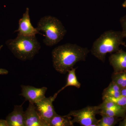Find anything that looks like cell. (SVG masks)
<instances>
[{
	"mask_svg": "<svg viewBox=\"0 0 126 126\" xmlns=\"http://www.w3.org/2000/svg\"><path fill=\"white\" fill-rule=\"evenodd\" d=\"M37 29L44 32L43 42L49 47L57 44L63 38L67 30L58 18L51 16H46L41 18L37 24Z\"/></svg>",
	"mask_w": 126,
	"mask_h": 126,
	"instance_id": "obj_4",
	"label": "cell"
},
{
	"mask_svg": "<svg viewBox=\"0 0 126 126\" xmlns=\"http://www.w3.org/2000/svg\"><path fill=\"white\" fill-rule=\"evenodd\" d=\"M37 28H34L31 22L29 15V9L27 8L23 14V16L19 21V27L15 32H18V34L23 36H35L37 34H40Z\"/></svg>",
	"mask_w": 126,
	"mask_h": 126,
	"instance_id": "obj_8",
	"label": "cell"
},
{
	"mask_svg": "<svg viewBox=\"0 0 126 126\" xmlns=\"http://www.w3.org/2000/svg\"><path fill=\"white\" fill-rule=\"evenodd\" d=\"M73 124L71 117L60 116L56 113L50 120L49 126H73Z\"/></svg>",
	"mask_w": 126,
	"mask_h": 126,
	"instance_id": "obj_12",
	"label": "cell"
},
{
	"mask_svg": "<svg viewBox=\"0 0 126 126\" xmlns=\"http://www.w3.org/2000/svg\"><path fill=\"white\" fill-rule=\"evenodd\" d=\"M103 113L111 117L123 118L126 115V108L121 110H110L103 109L100 110V113Z\"/></svg>",
	"mask_w": 126,
	"mask_h": 126,
	"instance_id": "obj_17",
	"label": "cell"
},
{
	"mask_svg": "<svg viewBox=\"0 0 126 126\" xmlns=\"http://www.w3.org/2000/svg\"><path fill=\"white\" fill-rule=\"evenodd\" d=\"M102 116L101 119H99L97 123L98 126H115L120 120V118L111 117L103 113H100Z\"/></svg>",
	"mask_w": 126,
	"mask_h": 126,
	"instance_id": "obj_16",
	"label": "cell"
},
{
	"mask_svg": "<svg viewBox=\"0 0 126 126\" xmlns=\"http://www.w3.org/2000/svg\"><path fill=\"white\" fill-rule=\"evenodd\" d=\"M25 126H48L41 117L34 104L29 102L24 112Z\"/></svg>",
	"mask_w": 126,
	"mask_h": 126,
	"instance_id": "obj_9",
	"label": "cell"
},
{
	"mask_svg": "<svg viewBox=\"0 0 126 126\" xmlns=\"http://www.w3.org/2000/svg\"><path fill=\"white\" fill-rule=\"evenodd\" d=\"M121 95L126 97V87L123 88L121 89Z\"/></svg>",
	"mask_w": 126,
	"mask_h": 126,
	"instance_id": "obj_23",
	"label": "cell"
},
{
	"mask_svg": "<svg viewBox=\"0 0 126 126\" xmlns=\"http://www.w3.org/2000/svg\"><path fill=\"white\" fill-rule=\"evenodd\" d=\"M122 6L123 7H124V8L126 7V0H125V1L122 4Z\"/></svg>",
	"mask_w": 126,
	"mask_h": 126,
	"instance_id": "obj_24",
	"label": "cell"
},
{
	"mask_svg": "<svg viewBox=\"0 0 126 126\" xmlns=\"http://www.w3.org/2000/svg\"><path fill=\"white\" fill-rule=\"evenodd\" d=\"M9 73V71L4 69L0 68V75H7Z\"/></svg>",
	"mask_w": 126,
	"mask_h": 126,
	"instance_id": "obj_22",
	"label": "cell"
},
{
	"mask_svg": "<svg viewBox=\"0 0 126 126\" xmlns=\"http://www.w3.org/2000/svg\"><path fill=\"white\" fill-rule=\"evenodd\" d=\"M121 88L113 82L110 83L108 87L103 90L102 98L107 97H117L121 95Z\"/></svg>",
	"mask_w": 126,
	"mask_h": 126,
	"instance_id": "obj_14",
	"label": "cell"
},
{
	"mask_svg": "<svg viewBox=\"0 0 126 126\" xmlns=\"http://www.w3.org/2000/svg\"><path fill=\"white\" fill-rule=\"evenodd\" d=\"M89 52L88 48L76 44L59 46L52 52L53 66L57 72L65 74L78 62L85 61Z\"/></svg>",
	"mask_w": 126,
	"mask_h": 126,
	"instance_id": "obj_1",
	"label": "cell"
},
{
	"mask_svg": "<svg viewBox=\"0 0 126 126\" xmlns=\"http://www.w3.org/2000/svg\"><path fill=\"white\" fill-rule=\"evenodd\" d=\"M110 65L112 67L114 72L126 70V52L120 49L111 54L109 58Z\"/></svg>",
	"mask_w": 126,
	"mask_h": 126,
	"instance_id": "obj_10",
	"label": "cell"
},
{
	"mask_svg": "<svg viewBox=\"0 0 126 126\" xmlns=\"http://www.w3.org/2000/svg\"><path fill=\"white\" fill-rule=\"evenodd\" d=\"M24 112L23 104L15 105L13 111L6 118L8 126H25Z\"/></svg>",
	"mask_w": 126,
	"mask_h": 126,
	"instance_id": "obj_11",
	"label": "cell"
},
{
	"mask_svg": "<svg viewBox=\"0 0 126 126\" xmlns=\"http://www.w3.org/2000/svg\"><path fill=\"white\" fill-rule=\"evenodd\" d=\"M99 113L98 106H88L80 110L71 111L67 115L74 117L72 120L73 123H76L82 126H98L99 120L96 116Z\"/></svg>",
	"mask_w": 126,
	"mask_h": 126,
	"instance_id": "obj_5",
	"label": "cell"
},
{
	"mask_svg": "<svg viewBox=\"0 0 126 126\" xmlns=\"http://www.w3.org/2000/svg\"><path fill=\"white\" fill-rule=\"evenodd\" d=\"M122 31L108 30L105 31L93 44L91 49L92 54L104 63L108 53H113L120 49L119 46L126 47Z\"/></svg>",
	"mask_w": 126,
	"mask_h": 126,
	"instance_id": "obj_2",
	"label": "cell"
},
{
	"mask_svg": "<svg viewBox=\"0 0 126 126\" xmlns=\"http://www.w3.org/2000/svg\"><path fill=\"white\" fill-rule=\"evenodd\" d=\"M3 45H1L0 46V50L1 49V48H2V47H3Z\"/></svg>",
	"mask_w": 126,
	"mask_h": 126,
	"instance_id": "obj_25",
	"label": "cell"
},
{
	"mask_svg": "<svg viewBox=\"0 0 126 126\" xmlns=\"http://www.w3.org/2000/svg\"><path fill=\"white\" fill-rule=\"evenodd\" d=\"M103 100H107L113 102L118 105L123 107H126V97L120 95L117 97H107L102 98Z\"/></svg>",
	"mask_w": 126,
	"mask_h": 126,
	"instance_id": "obj_18",
	"label": "cell"
},
{
	"mask_svg": "<svg viewBox=\"0 0 126 126\" xmlns=\"http://www.w3.org/2000/svg\"><path fill=\"white\" fill-rule=\"evenodd\" d=\"M76 68H73L68 71L67 83L61 89L59 90L57 93L59 94L61 91L69 86H74L79 88L81 87V84L78 81L76 75Z\"/></svg>",
	"mask_w": 126,
	"mask_h": 126,
	"instance_id": "obj_13",
	"label": "cell"
},
{
	"mask_svg": "<svg viewBox=\"0 0 126 126\" xmlns=\"http://www.w3.org/2000/svg\"><path fill=\"white\" fill-rule=\"evenodd\" d=\"M5 43L14 56L23 61L33 59L41 48L40 44L35 36L18 34L16 38L8 40Z\"/></svg>",
	"mask_w": 126,
	"mask_h": 126,
	"instance_id": "obj_3",
	"label": "cell"
},
{
	"mask_svg": "<svg viewBox=\"0 0 126 126\" xmlns=\"http://www.w3.org/2000/svg\"><path fill=\"white\" fill-rule=\"evenodd\" d=\"M59 94L56 93L53 96L44 98L35 104L36 110L42 119L49 126L52 118L56 114L53 102Z\"/></svg>",
	"mask_w": 126,
	"mask_h": 126,
	"instance_id": "obj_6",
	"label": "cell"
},
{
	"mask_svg": "<svg viewBox=\"0 0 126 126\" xmlns=\"http://www.w3.org/2000/svg\"><path fill=\"white\" fill-rule=\"evenodd\" d=\"M120 22L122 29V33L124 38H126V15L121 18Z\"/></svg>",
	"mask_w": 126,
	"mask_h": 126,
	"instance_id": "obj_19",
	"label": "cell"
},
{
	"mask_svg": "<svg viewBox=\"0 0 126 126\" xmlns=\"http://www.w3.org/2000/svg\"><path fill=\"white\" fill-rule=\"evenodd\" d=\"M123 120L120 122L119 126H126V115L125 117L123 118Z\"/></svg>",
	"mask_w": 126,
	"mask_h": 126,
	"instance_id": "obj_21",
	"label": "cell"
},
{
	"mask_svg": "<svg viewBox=\"0 0 126 126\" xmlns=\"http://www.w3.org/2000/svg\"><path fill=\"white\" fill-rule=\"evenodd\" d=\"M21 93L20 95L25 98V101L35 104L46 97L45 94L47 90L46 87L37 88L30 86L21 85Z\"/></svg>",
	"mask_w": 126,
	"mask_h": 126,
	"instance_id": "obj_7",
	"label": "cell"
},
{
	"mask_svg": "<svg viewBox=\"0 0 126 126\" xmlns=\"http://www.w3.org/2000/svg\"><path fill=\"white\" fill-rule=\"evenodd\" d=\"M0 126H8L6 120L0 119Z\"/></svg>",
	"mask_w": 126,
	"mask_h": 126,
	"instance_id": "obj_20",
	"label": "cell"
},
{
	"mask_svg": "<svg viewBox=\"0 0 126 126\" xmlns=\"http://www.w3.org/2000/svg\"><path fill=\"white\" fill-rule=\"evenodd\" d=\"M112 81L117 84L121 89L126 87V70L113 72L112 75Z\"/></svg>",
	"mask_w": 126,
	"mask_h": 126,
	"instance_id": "obj_15",
	"label": "cell"
}]
</instances>
